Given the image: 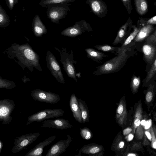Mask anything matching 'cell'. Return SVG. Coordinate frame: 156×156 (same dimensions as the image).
<instances>
[{
	"instance_id": "25",
	"label": "cell",
	"mask_w": 156,
	"mask_h": 156,
	"mask_svg": "<svg viewBox=\"0 0 156 156\" xmlns=\"http://www.w3.org/2000/svg\"><path fill=\"white\" fill-rule=\"evenodd\" d=\"M156 24V16H155L147 20L146 19L140 18L137 21V25L141 27L147 25H154Z\"/></svg>"
},
{
	"instance_id": "13",
	"label": "cell",
	"mask_w": 156,
	"mask_h": 156,
	"mask_svg": "<svg viewBox=\"0 0 156 156\" xmlns=\"http://www.w3.org/2000/svg\"><path fill=\"white\" fill-rule=\"evenodd\" d=\"M56 137V136L54 135L47 138L30 150L26 154L25 156H42L44 147L50 144Z\"/></svg>"
},
{
	"instance_id": "9",
	"label": "cell",
	"mask_w": 156,
	"mask_h": 156,
	"mask_svg": "<svg viewBox=\"0 0 156 156\" xmlns=\"http://www.w3.org/2000/svg\"><path fill=\"white\" fill-rule=\"evenodd\" d=\"M31 95L35 101L49 104H56L60 100V96L54 93L40 89L32 90Z\"/></svg>"
},
{
	"instance_id": "42",
	"label": "cell",
	"mask_w": 156,
	"mask_h": 156,
	"mask_svg": "<svg viewBox=\"0 0 156 156\" xmlns=\"http://www.w3.org/2000/svg\"><path fill=\"white\" fill-rule=\"evenodd\" d=\"M146 121L145 120H143L140 121V124L143 126H145L146 124Z\"/></svg>"
},
{
	"instance_id": "26",
	"label": "cell",
	"mask_w": 156,
	"mask_h": 156,
	"mask_svg": "<svg viewBox=\"0 0 156 156\" xmlns=\"http://www.w3.org/2000/svg\"><path fill=\"white\" fill-rule=\"evenodd\" d=\"M66 2L69 3L68 0H40L39 4L42 7L46 8L50 4Z\"/></svg>"
},
{
	"instance_id": "39",
	"label": "cell",
	"mask_w": 156,
	"mask_h": 156,
	"mask_svg": "<svg viewBox=\"0 0 156 156\" xmlns=\"http://www.w3.org/2000/svg\"><path fill=\"white\" fill-rule=\"evenodd\" d=\"M3 147V143L1 140L0 136V155Z\"/></svg>"
},
{
	"instance_id": "28",
	"label": "cell",
	"mask_w": 156,
	"mask_h": 156,
	"mask_svg": "<svg viewBox=\"0 0 156 156\" xmlns=\"http://www.w3.org/2000/svg\"><path fill=\"white\" fill-rule=\"evenodd\" d=\"M80 135L83 139L88 140L91 138L92 136L91 133L88 128H80Z\"/></svg>"
},
{
	"instance_id": "40",
	"label": "cell",
	"mask_w": 156,
	"mask_h": 156,
	"mask_svg": "<svg viewBox=\"0 0 156 156\" xmlns=\"http://www.w3.org/2000/svg\"><path fill=\"white\" fill-rule=\"evenodd\" d=\"M124 145V143L123 141L121 142L119 144V147L120 148H122Z\"/></svg>"
},
{
	"instance_id": "34",
	"label": "cell",
	"mask_w": 156,
	"mask_h": 156,
	"mask_svg": "<svg viewBox=\"0 0 156 156\" xmlns=\"http://www.w3.org/2000/svg\"><path fill=\"white\" fill-rule=\"evenodd\" d=\"M151 120L150 119L146 122L145 125V129H149L151 126Z\"/></svg>"
},
{
	"instance_id": "21",
	"label": "cell",
	"mask_w": 156,
	"mask_h": 156,
	"mask_svg": "<svg viewBox=\"0 0 156 156\" xmlns=\"http://www.w3.org/2000/svg\"><path fill=\"white\" fill-rule=\"evenodd\" d=\"M133 28V31L129 35L127 39L125 40L122 46L120 47L119 52L122 51L125 49V47L129 44L131 41L135 38L137 34L140 30L141 27L140 26L136 27L135 26H132Z\"/></svg>"
},
{
	"instance_id": "45",
	"label": "cell",
	"mask_w": 156,
	"mask_h": 156,
	"mask_svg": "<svg viewBox=\"0 0 156 156\" xmlns=\"http://www.w3.org/2000/svg\"><path fill=\"white\" fill-rule=\"evenodd\" d=\"M75 0H68L69 3L73 2Z\"/></svg>"
},
{
	"instance_id": "24",
	"label": "cell",
	"mask_w": 156,
	"mask_h": 156,
	"mask_svg": "<svg viewBox=\"0 0 156 156\" xmlns=\"http://www.w3.org/2000/svg\"><path fill=\"white\" fill-rule=\"evenodd\" d=\"M94 47L98 50L106 52L118 53L120 47H115L108 45H97Z\"/></svg>"
},
{
	"instance_id": "3",
	"label": "cell",
	"mask_w": 156,
	"mask_h": 156,
	"mask_svg": "<svg viewBox=\"0 0 156 156\" xmlns=\"http://www.w3.org/2000/svg\"><path fill=\"white\" fill-rule=\"evenodd\" d=\"M47 7L48 18L52 22L57 24H59V20L65 18L70 10L67 2L51 4Z\"/></svg>"
},
{
	"instance_id": "6",
	"label": "cell",
	"mask_w": 156,
	"mask_h": 156,
	"mask_svg": "<svg viewBox=\"0 0 156 156\" xmlns=\"http://www.w3.org/2000/svg\"><path fill=\"white\" fill-rule=\"evenodd\" d=\"M47 66L53 77L59 82L64 84L63 77L60 66L53 54L48 51L46 56Z\"/></svg>"
},
{
	"instance_id": "1",
	"label": "cell",
	"mask_w": 156,
	"mask_h": 156,
	"mask_svg": "<svg viewBox=\"0 0 156 156\" xmlns=\"http://www.w3.org/2000/svg\"><path fill=\"white\" fill-rule=\"evenodd\" d=\"M126 51L127 49H125L119 52L116 56L98 67L97 70L94 73L100 75L114 73L119 70L129 58V55L126 53Z\"/></svg>"
},
{
	"instance_id": "38",
	"label": "cell",
	"mask_w": 156,
	"mask_h": 156,
	"mask_svg": "<svg viewBox=\"0 0 156 156\" xmlns=\"http://www.w3.org/2000/svg\"><path fill=\"white\" fill-rule=\"evenodd\" d=\"M145 133L147 138L151 140V139L152 136L150 133L147 131Z\"/></svg>"
},
{
	"instance_id": "31",
	"label": "cell",
	"mask_w": 156,
	"mask_h": 156,
	"mask_svg": "<svg viewBox=\"0 0 156 156\" xmlns=\"http://www.w3.org/2000/svg\"><path fill=\"white\" fill-rule=\"evenodd\" d=\"M147 43H151L156 44V30L155 29L154 33L149 36L146 39Z\"/></svg>"
},
{
	"instance_id": "43",
	"label": "cell",
	"mask_w": 156,
	"mask_h": 156,
	"mask_svg": "<svg viewBox=\"0 0 156 156\" xmlns=\"http://www.w3.org/2000/svg\"><path fill=\"white\" fill-rule=\"evenodd\" d=\"M127 156H136V155L134 154L130 153V154H128L127 155Z\"/></svg>"
},
{
	"instance_id": "27",
	"label": "cell",
	"mask_w": 156,
	"mask_h": 156,
	"mask_svg": "<svg viewBox=\"0 0 156 156\" xmlns=\"http://www.w3.org/2000/svg\"><path fill=\"white\" fill-rule=\"evenodd\" d=\"M152 66L149 70L147 76L145 79L146 82H147L150 80L153 76L156 73V59L155 58L152 64Z\"/></svg>"
},
{
	"instance_id": "20",
	"label": "cell",
	"mask_w": 156,
	"mask_h": 156,
	"mask_svg": "<svg viewBox=\"0 0 156 156\" xmlns=\"http://www.w3.org/2000/svg\"><path fill=\"white\" fill-rule=\"evenodd\" d=\"M136 10L140 16L145 15L148 11V7L146 0H134Z\"/></svg>"
},
{
	"instance_id": "4",
	"label": "cell",
	"mask_w": 156,
	"mask_h": 156,
	"mask_svg": "<svg viewBox=\"0 0 156 156\" xmlns=\"http://www.w3.org/2000/svg\"><path fill=\"white\" fill-rule=\"evenodd\" d=\"M65 111L61 109H45L30 116L26 123L28 125L34 122H41L46 119L62 116Z\"/></svg>"
},
{
	"instance_id": "5",
	"label": "cell",
	"mask_w": 156,
	"mask_h": 156,
	"mask_svg": "<svg viewBox=\"0 0 156 156\" xmlns=\"http://www.w3.org/2000/svg\"><path fill=\"white\" fill-rule=\"evenodd\" d=\"M40 135L39 132L30 133L15 138L13 146L12 148V153L15 154L26 149L27 147L34 141Z\"/></svg>"
},
{
	"instance_id": "19",
	"label": "cell",
	"mask_w": 156,
	"mask_h": 156,
	"mask_svg": "<svg viewBox=\"0 0 156 156\" xmlns=\"http://www.w3.org/2000/svg\"><path fill=\"white\" fill-rule=\"evenodd\" d=\"M87 57L95 61L99 62L102 60L103 58L108 57L104 53L97 51L91 48H88L85 49Z\"/></svg>"
},
{
	"instance_id": "33",
	"label": "cell",
	"mask_w": 156,
	"mask_h": 156,
	"mask_svg": "<svg viewBox=\"0 0 156 156\" xmlns=\"http://www.w3.org/2000/svg\"><path fill=\"white\" fill-rule=\"evenodd\" d=\"M153 98V94L151 91H148L147 94L146 96V99L147 102H150Z\"/></svg>"
},
{
	"instance_id": "30",
	"label": "cell",
	"mask_w": 156,
	"mask_h": 156,
	"mask_svg": "<svg viewBox=\"0 0 156 156\" xmlns=\"http://www.w3.org/2000/svg\"><path fill=\"white\" fill-rule=\"evenodd\" d=\"M126 9L128 14H130L133 9L131 0H121Z\"/></svg>"
},
{
	"instance_id": "23",
	"label": "cell",
	"mask_w": 156,
	"mask_h": 156,
	"mask_svg": "<svg viewBox=\"0 0 156 156\" xmlns=\"http://www.w3.org/2000/svg\"><path fill=\"white\" fill-rule=\"evenodd\" d=\"M10 22V19L5 10L0 5V27L8 26Z\"/></svg>"
},
{
	"instance_id": "14",
	"label": "cell",
	"mask_w": 156,
	"mask_h": 156,
	"mask_svg": "<svg viewBox=\"0 0 156 156\" xmlns=\"http://www.w3.org/2000/svg\"><path fill=\"white\" fill-rule=\"evenodd\" d=\"M132 26V20L129 17L126 23L119 29L113 44L115 45L120 43L129 33Z\"/></svg>"
},
{
	"instance_id": "37",
	"label": "cell",
	"mask_w": 156,
	"mask_h": 156,
	"mask_svg": "<svg viewBox=\"0 0 156 156\" xmlns=\"http://www.w3.org/2000/svg\"><path fill=\"white\" fill-rule=\"evenodd\" d=\"M134 123L136 126H138L140 124V121L139 119H136L135 120Z\"/></svg>"
},
{
	"instance_id": "16",
	"label": "cell",
	"mask_w": 156,
	"mask_h": 156,
	"mask_svg": "<svg viewBox=\"0 0 156 156\" xmlns=\"http://www.w3.org/2000/svg\"><path fill=\"white\" fill-rule=\"evenodd\" d=\"M69 105L71 111L75 120L80 123H82V115L77 98L74 93L72 94L70 96Z\"/></svg>"
},
{
	"instance_id": "32",
	"label": "cell",
	"mask_w": 156,
	"mask_h": 156,
	"mask_svg": "<svg viewBox=\"0 0 156 156\" xmlns=\"http://www.w3.org/2000/svg\"><path fill=\"white\" fill-rule=\"evenodd\" d=\"M7 6L10 10H12L15 5L18 2V0H5Z\"/></svg>"
},
{
	"instance_id": "41",
	"label": "cell",
	"mask_w": 156,
	"mask_h": 156,
	"mask_svg": "<svg viewBox=\"0 0 156 156\" xmlns=\"http://www.w3.org/2000/svg\"><path fill=\"white\" fill-rule=\"evenodd\" d=\"M133 137V136L132 134H130L128 136V139L130 141L132 140Z\"/></svg>"
},
{
	"instance_id": "2",
	"label": "cell",
	"mask_w": 156,
	"mask_h": 156,
	"mask_svg": "<svg viewBox=\"0 0 156 156\" xmlns=\"http://www.w3.org/2000/svg\"><path fill=\"white\" fill-rule=\"evenodd\" d=\"M54 48L60 53V62L67 75L69 77L73 78L77 82L75 69L73 64H76L77 61L74 59L73 52L72 51H69L64 48H59L55 47Z\"/></svg>"
},
{
	"instance_id": "29",
	"label": "cell",
	"mask_w": 156,
	"mask_h": 156,
	"mask_svg": "<svg viewBox=\"0 0 156 156\" xmlns=\"http://www.w3.org/2000/svg\"><path fill=\"white\" fill-rule=\"evenodd\" d=\"M131 85L134 90L136 89L139 87L140 83V76L137 77L134 75L131 79Z\"/></svg>"
},
{
	"instance_id": "36",
	"label": "cell",
	"mask_w": 156,
	"mask_h": 156,
	"mask_svg": "<svg viewBox=\"0 0 156 156\" xmlns=\"http://www.w3.org/2000/svg\"><path fill=\"white\" fill-rule=\"evenodd\" d=\"M131 129L130 128H128L124 129L123 131L124 135H127L128 134H129L131 132Z\"/></svg>"
},
{
	"instance_id": "8",
	"label": "cell",
	"mask_w": 156,
	"mask_h": 156,
	"mask_svg": "<svg viewBox=\"0 0 156 156\" xmlns=\"http://www.w3.org/2000/svg\"><path fill=\"white\" fill-rule=\"evenodd\" d=\"M92 28L90 24L85 20L76 21L74 25L68 27L61 32L62 35L70 37H75L82 34L85 31H90Z\"/></svg>"
},
{
	"instance_id": "11",
	"label": "cell",
	"mask_w": 156,
	"mask_h": 156,
	"mask_svg": "<svg viewBox=\"0 0 156 156\" xmlns=\"http://www.w3.org/2000/svg\"><path fill=\"white\" fill-rule=\"evenodd\" d=\"M86 3L90 7L92 12L99 18L105 16L108 12V8L102 0H86Z\"/></svg>"
},
{
	"instance_id": "12",
	"label": "cell",
	"mask_w": 156,
	"mask_h": 156,
	"mask_svg": "<svg viewBox=\"0 0 156 156\" xmlns=\"http://www.w3.org/2000/svg\"><path fill=\"white\" fill-rule=\"evenodd\" d=\"M42 122L41 128H54L62 130L70 128L73 126L68 120L63 118L45 120Z\"/></svg>"
},
{
	"instance_id": "22",
	"label": "cell",
	"mask_w": 156,
	"mask_h": 156,
	"mask_svg": "<svg viewBox=\"0 0 156 156\" xmlns=\"http://www.w3.org/2000/svg\"><path fill=\"white\" fill-rule=\"evenodd\" d=\"M79 106L81 111L82 119V123L87 122L89 118V113L85 102L80 98H77Z\"/></svg>"
},
{
	"instance_id": "18",
	"label": "cell",
	"mask_w": 156,
	"mask_h": 156,
	"mask_svg": "<svg viewBox=\"0 0 156 156\" xmlns=\"http://www.w3.org/2000/svg\"><path fill=\"white\" fill-rule=\"evenodd\" d=\"M154 30L152 25H147L141 27L139 31L134 38L136 42H141L148 37Z\"/></svg>"
},
{
	"instance_id": "15",
	"label": "cell",
	"mask_w": 156,
	"mask_h": 156,
	"mask_svg": "<svg viewBox=\"0 0 156 156\" xmlns=\"http://www.w3.org/2000/svg\"><path fill=\"white\" fill-rule=\"evenodd\" d=\"M156 45V44L153 43L146 42L142 47L144 58L146 61L150 64H152L155 56Z\"/></svg>"
},
{
	"instance_id": "7",
	"label": "cell",
	"mask_w": 156,
	"mask_h": 156,
	"mask_svg": "<svg viewBox=\"0 0 156 156\" xmlns=\"http://www.w3.org/2000/svg\"><path fill=\"white\" fill-rule=\"evenodd\" d=\"M15 106L12 100L7 98L0 100V121L4 125L9 124L12 120L11 115Z\"/></svg>"
},
{
	"instance_id": "35",
	"label": "cell",
	"mask_w": 156,
	"mask_h": 156,
	"mask_svg": "<svg viewBox=\"0 0 156 156\" xmlns=\"http://www.w3.org/2000/svg\"><path fill=\"white\" fill-rule=\"evenodd\" d=\"M123 107L122 105H119L117 109L118 112L119 114H121L123 112Z\"/></svg>"
},
{
	"instance_id": "10",
	"label": "cell",
	"mask_w": 156,
	"mask_h": 156,
	"mask_svg": "<svg viewBox=\"0 0 156 156\" xmlns=\"http://www.w3.org/2000/svg\"><path fill=\"white\" fill-rule=\"evenodd\" d=\"M72 139L69 135H67L66 139L60 140L52 146L45 156H58L66 151Z\"/></svg>"
},
{
	"instance_id": "17",
	"label": "cell",
	"mask_w": 156,
	"mask_h": 156,
	"mask_svg": "<svg viewBox=\"0 0 156 156\" xmlns=\"http://www.w3.org/2000/svg\"><path fill=\"white\" fill-rule=\"evenodd\" d=\"M32 24L33 32L36 36L40 37L47 34V28L38 15L36 14L34 16Z\"/></svg>"
},
{
	"instance_id": "44",
	"label": "cell",
	"mask_w": 156,
	"mask_h": 156,
	"mask_svg": "<svg viewBox=\"0 0 156 156\" xmlns=\"http://www.w3.org/2000/svg\"><path fill=\"white\" fill-rule=\"evenodd\" d=\"M153 146L154 149L156 148V142L155 141L153 144Z\"/></svg>"
}]
</instances>
